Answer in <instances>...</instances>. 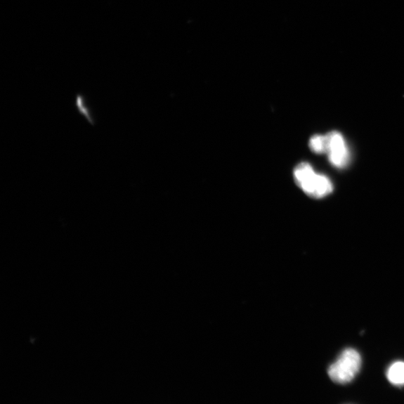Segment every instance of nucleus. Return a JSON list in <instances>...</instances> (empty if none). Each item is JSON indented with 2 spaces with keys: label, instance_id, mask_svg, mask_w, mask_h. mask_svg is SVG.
<instances>
[{
  "label": "nucleus",
  "instance_id": "obj_3",
  "mask_svg": "<svg viewBox=\"0 0 404 404\" xmlns=\"http://www.w3.org/2000/svg\"><path fill=\"white\" fill-rule=\"evenodd\" d=\"M327 136V153L330 163L337 167L347 166L349 160V152L344 137L337 131L331 132Z\"/></svg>",
  "mask_w": 404,
  "mask_h": 404
},
{
  "label": "nucleus",
  "instance_id": "obj_5",
  "mask_svg": "<svg viewBox=\"0 0 404 404\" xmlns=\"http://www.w3.org/2000/svg\"><path fill=\"white\" fill-rule=\"evenodd\" d=\"M327 136L315 135L311 138L309 146L311 151L317 154L327 153Z\"/></svg>",
  "mask_w": 404,
  "mask_h": 404
},
{
  "label": "nucleus",
  "instance_id": "obj_2",
  "mask_svg": "<svg viewBox=\"0 0 404 404\" xmlns=\"http://www.w3.org/2000/svg\"><path fill=\"white\" fill-rule=\"evenodd\" d=\"M361 365L360 354L354 349H346L337 360L330 366L328 374L333 382L347 384L359 373Z\"/></svg>",
  "mask_w": 404,
  "mask_h": 404
},
{
  "label": "nucleus",
  "instance_id": "obj_6",
  "mask_svg": "<svg viewBox=\"0 0 404 404\" xmlns=\"http://www.w3.org/2000/svg\"><path fill=\"white\" fill-rule=\"evenodd\" d=\"M84 98L81 97L80 96H77L76 100V106L80 113H82L84 117L88 119V121L91 124H94V121L92 119L91 115L89 110L84 106Z\"/></svg>",
  "mask_w": 404,
  "mask_h": 404
},
{
  "label": "nucleus",
  "instance_id": "obj_1",
  "mask_svg": "<svg viewBox=\"0 0 404 404\" xmlns=\"http://www.w3.org/2000/svg\"><path fill=\"white\" fill-rule=\"evenodd\" d=\"M294 178L299 188L311 197L321 199L333 190L330 180L325 176L317 174L307 163L300 164L296 167Z\"/></svg>",
  "mask_w": 404,
  "mask_h": 404
},
{
  "label": "nucleus",
  "instance_id": "obj_4",
  "mask_svg": "<svg viewBox=\"0 0 404 404\" xmlns=\"http://www.w3.org/2000/svg\"><path fill=\"white\" fill-rule=\"evenodd\" d=\"M389 382L394 386H404V363L396 362L391 364L386 373Z\"/></svg>",
  "mask_w": 404,
  "mask_h": 404
}]
</instances>
